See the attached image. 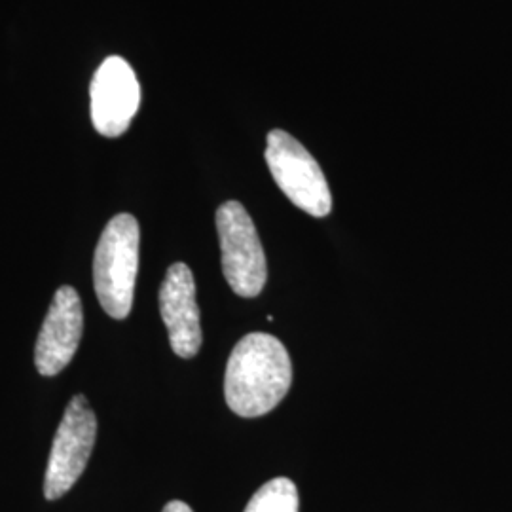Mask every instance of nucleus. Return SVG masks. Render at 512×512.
<instances>
[{"mask_svg": "<svg viewBox=\"0 0 512 512\" xmlns=\"http://www.w3.org/2000/svg\"><path fill=\"white\" fill-rule=\"evenodd\" d=\"M266 164L275 184L298 209L317 219L329 215L332 194L325 173L293 135L281 129L270 131L266 143Z\"/></svg>", "mask_w": 512, "mask_h": 512, "instance_id": "obj_3", "label": "nucleus"}, {"mask_svg": "<svg viewBox=\"0 0 512 512\" xmlns=\"http://www.w3.org/2000/svg\"><path fill=\"white\" fill-rule=\"evenodd\" d=\"M84 330L80 294L73 287H59L35 346V365L42 376H55L73 361Z\"/></svg>", "mask_w": 512, "mask_h": 512, "instance_id": "obj_7", "label": "nucleus"}, {"mask_svg": "<svg viewBox=\"0 0 512 512\" xmlns=\"http://www.w3.org/2000/svg\"><path fill=\"white\" fill-rule=\"evenodd\" d=\"M162 512H194L184 501H169Z\"/></svg>", "mask_w": 512, "mask_h": 512, "instance_id": "obj_10", "label": "nucleus"}, {"mask_svg": "<svg viewBox=\"0 0 512 512\" xmlns=\"http://www.w3.org/2000/svg\"><path fill=\"white\" fill-rule=\"evenodd\" d=\"M160 313L173 351L183 359L196 357L202 348L200 308L194 275L183 262L173 264L165 274L160 287Z\"/></svg>", "mask_w": 512, "mask_h": 512, "instance_id": "obj_8", "label": "nucleus"}, {"mask_svg": "<svg viewBox=\"0 0 512 512\" xmlns=\"http://www.w3.org/2000/svg\"><path fill=\"white\" fill-rule=\"evenodd\" d=\"M245 512H298V490L291 478H274L256 490Z\"/></svg>", "mask_w": 512, "mask_h": 512, "instance_id": "obj_9", "label": "nucleus"}, {"mask_svg": "<svg viewBox=\"0 0 512 512\" xmlns=\"http://www.w3.org/2000/svg\"><path fill=\"white\" fill-rule=\"evenodd\" d=\"M217 232L228 285L243 298H255L268 279L266 255L255 222L241 203H222L217 211Z\"/></svg>", "mask_w": 512, "mask_h": 512, "instance_id": "obj_4", "label": "nucleus"}, {"mask_svg": "<svg viewBox=\"0 0 512 512\" xmlns=\"http://www.w3.org/2000/svg\"><path fill=\"white\" fill-rule=\"evenodd\" d=\"M139 222L120 213L105 226L93 256V287L112 319H126L133 306L139 270Z\"/></svg>", "mask_w": 512, "mask_h": 512, "instance_id": "obj_2", "label": "nucleus"}, {"mask_svg": "<svg viewBox=\"0 0 512 512\" xmlns=\"http://www.w3.org/2000/svg\"><path fill=\"white\" fill-rule=\"evenodd\" d=\"M92 122L97 133L120 137L128 131L141 105V86L137 74L120 55L107 57L93 74Z\"/></svg>", "mask_w": 512, "mask_h": 512, "instance_id": "obj_6", "label": "nucleus"}, {"mask_svg": "<svg viewBox=\"0 0 512 512\" xmlns=\"http://www.w3.org/2000/svg\"><path fill=\"white\" fill-rule=\"evenodd\" d=\"M293 384V365L285 346L264 332L243 336L232 351L224 374V397L241 418L272 412Z\"/></svg>", "mask_w": 512, "mask_h": 512, "instance_id": "obj_1", "label": "nucleus"}, {"mask_svg": "<svg viewBox=\"0 0 512 512\" xmlns=\"http://www.w3.org/2000/svg\"><path fill=\"white\" fill-rule=\"evenodd\" d=\"M97 439V418L84 395H74L55 431L44 478V495L55 501L84 473Z\"/></svg>", "mask_w": 512, "mask_h": 512, "instance_id": "obj_5", "label": "nucleus"}]
</instances>
